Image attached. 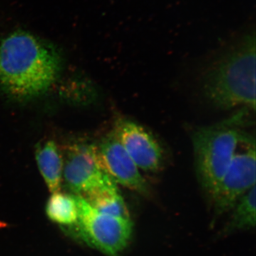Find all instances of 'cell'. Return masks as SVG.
<instances>
[{"instance_id":"obj_1","label":"cell","mask_w":256,"mask_h":256,"mask_svg":"<svg viewBox=\"0 0 256 256\" xmlns=\"http://www.w3.org/2000/svg\"><path fill=\"white\" fill-rule=\"evenodd\" d=\"M62 60L54 47L24 31L0 42V88L20 100L41 95L60 75Z\"/></svg>"},{"instance_id":"obj_2","label":"cell","mask_w":256,"mask_h":256,"mask_svg":"<svg viewBox=\"0 0 256 256\" xmlns=\"http://www.w3.org/2000/svg\"><path fill=\"white\" fill-rule=\"evenodd\" d=\"M256 42L248 35L203 74L202 92L216 108L256 110Z\"/></svg>"},{"instance_id":"obj_3","label":"cell","mask_w":256,"mask_h":256,"mask_svg":"<svg viewBox=\"0 0 256 256\" xmlns=\"http://www.w3.org/2000/svg\"><path fill=\"white\" fill-rule=\"evenodd\" d=\"M249 111L240 108L228 118L194 131L192 138L197 175L210 195L235 156Z\"/></svg>"},{"instance_id":"obj_4","label":"cell","mask_w":256,"mask_h":256,"mask_svg":"<svg viewBox=\"0 0 256 256\" xmlns=\"http://www.w3.org/2000/svg\"><path fill=\"white\" fill-rule=\"evenodd\" d=\"M79 235L88 245L108 256H118L127 247L132 233L130 218L104 214L76 196Z\"/></svg>"},{"instance_id":"obj_5","label":"cell","mask_w":256,"mask_h":256,"mask_svg":"<svg viewBox=\"0 0 256 256\" xmlns=\"http://www.w3.org/2000/svg\"><path fill=\"white\" fill-rule=\"evenodd\" d=\"M256 150L255 138L242 133L226 172L210 195L217 214L232 210L238 200L256 186Z\"/></svg>"},{"instance_id":"obj_6","label":"cell","mask_w":256,"mask_h":256,"mask_svg":"<svg viewBox=\"0 0 256 256\" xmlns=\"http://www.w3.org/2000/svg\"><path fill=\"white\" fill-rule=\"evenodd\" d=\"M63 178L74 195L82 197L117 185L101 166L94 144H76L69 146L64 164Z\"/></svg>"},{"instance_id":"obj_7","label":"cell","mask_w":256,"mask_h":256,"mask_svg":"<svg viewBox=\"0 0 256 256\" xmlns=\"http://www.w3.org/2000/svg\"><path fill=\"white\" fill-rule=\"evenodd\" d=\"M138 168L156 172L164 163V152L158 140L140 124L127 118H119L112 131Z\"/></svg>"},{"instance_id":"obj_8","label":"cell","mask_w":256,"mask_h":256,"mask_svg":"<svg viewBox=\"0 0 256 256\" xmlns=\"http://www.w3.org/2000/svg\"><path fill=\"white\" fill-rule=\"evenodd\" d=\"M97 148L101 166L116 183L143 195H150V188L140 170L128 154L122 144L111 132Z\"/></svg>"},{"instance_id":"obj_9","label":"cell","mask_w":256,"mask_h":256,"mask_svg":"<svg viewBox=\"0 0 256 256\" xmlns=\"http://www.w3.org/2000/svg\"><path fill=\"white\" fill-rule=\"evenodd\" d=\"M36 160L40 172L50 193L60 192L64 160L54 141H47L37 148Z\"/></svg>"},{"instance_id":"obj_10","label":"cell","mask_w":256,"mask_h":256,"mask_svg":"<svg viewBox=\"0 0 256 256\" xmlns=\"http://www.w3.org/2000/svg\"><path fill=\"white\" fill-rule=\"evenodd\" d=\"M82 198L92 208L104 214L130 218L128 207L120 194L118 185L97 190Z\"/></svg>"},{"instance_id":"obj_11","label":"cell","mask_w":256,"mask_h":256,"mask_svg":"<svg viewBox=\"0 0 256 256\" xmlns=\"http://www.w3.org/2000/svg\"><path fill=\"white\" fill-rule=\"evenodd\" d=\"M46 213L52 222L62 226L76 225L78 206L75 195L62 192L52 193L46 203Z\"/></svg>"},{"instance_id":"obj_12","label":"cell","mask_w":256,"mask_h":256,"mask_svg":"<svg viewBox=\"0 0 256 256\" xmlns=\"http://www.w3.org/2000/svg\"><path fill=\"white\" fill-rule=\"evenodd\" d=\"M256 186L246 192L236 204L224 233L252 228L256 226Z\"/></svg>"}]
</instances>
